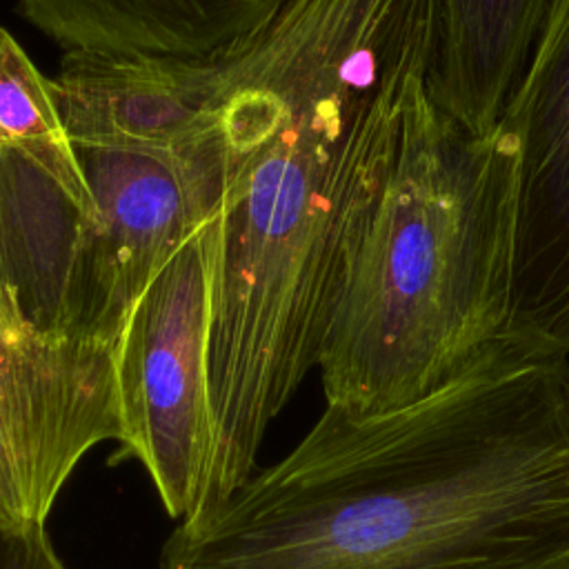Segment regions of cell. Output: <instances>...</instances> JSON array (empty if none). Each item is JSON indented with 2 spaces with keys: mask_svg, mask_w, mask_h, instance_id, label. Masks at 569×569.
<instances>
[{
  "mask_svg": "<svg viewBox=\"0 0 569 569\" xmlns=\"http://www.w3.org/2000/svg\"><path fill=\"white\" fill-rule=\"evenodd\" d=\"M553 0H440L429 98L473 133L493 129Z\"/></svg>",
  "mask_w": 569,
  "mask_h": 569,
  "instance_id": "9c48e42d",
  "label": "cell"
},
{
  "mask_svg": "<svg viewBox=\"0 0 569 569\" xmlns=\"http://www.w3.org/2000/svg\"><path fill=\"white\" fill-rule=\"evenodd\" d=\"M158 569H569V358L507 336L407 409L325 407Z\"/></svg>",
  "mask_w": 569,
  "mask_h": 569,
  "instance_id": "7a4b0ae2",
  "label": "cell"
},
{
  "mask_svg": "<svg viewBox=\"0 0 569 569\" xmlns=\"http://www.w3.org/2000/svg\"><path fill=\"white\" fill-rule=\"evenodd\" d=\"M211 218L180 247L136 307L118 345L122 440L164 511L189 520L211 460L209 405Z\"/></svg>",
  "mask_w": 569,
  "mask_h": 569,
  "instance_id": "5b68a950",
  "label": "cell"
},
{
  "mask_svg": "<svg viewBox=\"0 0 569 569\" xmlns=\"http://www.w3.org/2000/svg\"><path fill=\"white\" fill-rule=\"evenodd\" d=\"M0 569H64L47 533V522L0 527Z\"/></svg>",
  "mask_w": 569,
  "mask_h": 569,
  "instance_id": "30bf717a",
  "label": "cell"
},
{
  "mask_svg": "<svg viewBox=\"0 0 569 569\" xmlns=\"http://www.w3.org/2000/svg\"><path fill=\"white\" fill-rule=\"evenodd\" d=\"M118 345L42 333L0 300V527L47 522L84 453L120 445Z\"/></svg>",
  "mask_w": 569,
  "mask_h": 569,
  "instance_id": "8992f818",
  "label": "cell"
},
{
  "mask_svg": "<svg viewBox=\"0 0 569 569\" xmlns=\"http://www.w3.org/2000/svg\"><path fill=\"white\" fill-rule=\"evenodd\" d=\"M151 284L133 271L49 76L0 29V300L42 333L116 347Z\"/></svg>",
  "mask_w": 569,
  "mask_h": 569,
  "instance_id": "277c9868",
  "label": "cell"
},
{
  "mask_svg": "<svg viewBox=\"0 0 569 569\" xmlns=\"http://www.w3.org/2000/svg\"><path fill=\"white\" fill-rule=\"evenodd\" d=\"M440 0H284L209 53L211 460L193 518L242 487L320 349L438 47Z\"/></svg>",
  "mask_w": 569,
  "mask_h": 569,
  "instance_id": "6da1fadb",
  "label": "cell"
},
{
  "mask_svg": "<svg viewBox=\"0 0 569 569\" xmlns=\"http://www.w3.org/2000/svg\"><path fill=\"white\" fill-rule=\"evenodd\" d=\"M0 29H2V27H0Z\"/></svg>",
  "mask_w": 569,
  "mask_h": 569,
  "instance_id": "8fae6325",
  "label": "cell"
},
{
  "mask_svg": "<svg viewBox=\"0 0 569 569\" xmlns=\"http://www.w3.org/2000/svg\"><path fill=\"white\" fill-rule=\"evenodd\" d=\"M520 140L469 131L416 91L396 169L320 349L327 407L353 418L442 391L507 338Z\"/></svg>",
  "mask_w": 569,
  "mask_h": 569,
  "instance_id": "3957f363",
  "label": "cell"
},
{
  "mask_svg": "<svg viewBox=\"0 0 569 569\" xmlns=\"http://www.w3.org/2000/svg\"><path fill=\"white\" fill-rule=\"evenodd\" d=\"M500 122L520 140L507 336L569 358V0H553Z\"/></svg>",
  "mask_w": 569,
  "mask_h": 569,
  "instance_id": "52a82bcc",
  "label": "cell"
},
{
  "mask_svg": "<svg viewBox=\"0 0 569 569\" xmlns=\"http://www.w3.org/2000/svg\"><path fill=\"white\" fill-rule=\"evenodd\" d=\"M284 0H16L62 53L209 56L262 24Z\"/></svg>",
  "mask_w": 569,
  "mask_h": 569,
  "instance_id": "ba28073f",
  "label": "cell"
}]
</instances>
